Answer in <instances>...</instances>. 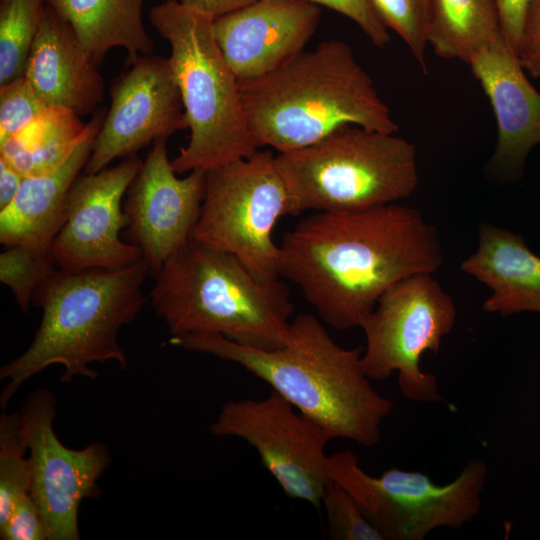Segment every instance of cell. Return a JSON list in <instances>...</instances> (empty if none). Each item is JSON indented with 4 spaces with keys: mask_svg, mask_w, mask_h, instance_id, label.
Instances as JSON below:
<instances>
[{
    "mask_svg": "<svg viewBox=\"0 0 540 540\" xmlns=\"http://www.w3.org/2000/svg\"><path fill=\"white\" fill-rule=\"evenodd\" d=\"M442 263L437 230L419 210L392 203L303 218L283 236L278 272L325 323L347 330L360 327L394 284Z\"/></svg>",
    "mask_w": 540,
    "mask_h": 540,
    "instance_id": "cell-1",
    "label": "cell"
},
{
    "mask_svg": "<svg viewBox=\"0 0 540 540\" xmlns=\"http://www.w3.org/2000/svg\"><path fill=\"white\" fill-rule=\"evenodd\" d=\"M170 344L234 362L319 424L330 438L374 446L380 425L394 403L370 384L362 365V348L346 349L321 321L300 314L290 323L284 346L264 350L214 333L172 336Z\"/></svg>",
    "mask_w": 540,
    "mask_h": 540,
    "instance_id": "cell-2",
    "label": "cell"
},
{
    "mask_svg": "<svg viewBox=\"0 0 540 540\" xmlns=\"http://www.w3.org/2000/svg\"><path fill=\"white\" fill-rule=\"evenodd\" d=\"M259 147L279 153L312 145L345 125L395 133L399 126L344 41H322L278 69L239 82Z\"/></svg>",
    "mask_w": 540,
    "mask_h": 540,
    "instance_id": "cell-3",
    "label": "cell"
},
{
    "mask_svg": "<svg viewBox=\"0 0 540 540\" xmlns=\"http://www.w3.org/2000/svg\"><path fill=\"white\" fill-rule=\"evenodd\" d=\"M149 271L143 258L116 270L56 269L34 293L42 318L30 346L0 369V379L7 380L1 408L25 381L51 365L63 366V382L94 379V362L115 361L125 369L127 356L118 334L145 304L142 284Z\"/></svg>",
    "mask_w": 540,
    "mask_h": 540,
    "instance_id": "cell-4",
    "label": "cell"
},
{
    "mask_svg": "<svg viewBox=\"0 0 540 540\" xmlns=\"http://www.w3.org/2000/svg\"><path fill=\"white\" fill-rule=\"evenodd\" d=\"M151 304L172 336L214 333L241 345H285L294 306L280 280L261 282L233 255L193 239L155 273Z\"/></svg>",
    "mask_w": 540,
    "mask_h": 540,
    "instance_id": "cell-5",
    "label": "cell"
},
{
    "mask_svg": "<svg viewBox=\"0 0 540 540\" xmlns=\"http://www.w3.org/2000/svg\"><path fill=\"white\" fill-rule=\"evenodd\" d=\"M214 18L173 1L150 10V22L170 45L169 63L190 130L171 161L177 174L247 158L259 145L247 124L240 83L213 33Z\"/></svg>",
    "mask_w": 540,
    "mask_h": 540,
    "instance_id": "cell-6",
    "label": "cell"
},
{
    "mask_svg": "<svg viewBox=\"0 0 540 540\" xmlns=\"http://www.w3.org/2000/svg\"><path fill=\"white\" fill-rule=\"evenodd\" d=\"M299 214L363 211L407 198L419 181L408 140L345 125L320 141L276 156Z\"/></svg>",
    "mask_w": 540,
    "mask_h": 540,
    "instance_id": "cell-7",
    "label": "cell"
},
{
    "mask_svg": "<svg viewBox=\"0 0 540 540\" xmlns=\"http://www.w3.org/2000/svg\"><path fill=\"white\" fill-rule=\"evenodd\" d=\"M298 209L271 151L206 170L201 212L191 239L235 256L261 282L280 279L272 232Z\"/></svg>",
    "mask_w": 540,
    "mask_h": 540,
    "instance_id": "cell-8",
    "label": "cell"
},
{
    "mask_svg": "<svg viewBox=\"0 0 540 540\" xmlns=\"http://www.w3.org/2000/svg\"><path fill=\"white\" fill-rule=\"evenodd\" d=\"M327 472L383 540H423L438 528L460 529L479 514L488 468L472 459L453 481L437 485L422 472L398 468L373 477L353 451L343 450L328 456Z\"/></svg>",
    "mask_w": 540,
    "mask_h": 540,
    "instance_id": "cell-9",
    "label": "cell"
},
{
    "mask_svg": "<svg viewBox=\"0 0 540 540\" xmlns=\"http://www.w3.org/2000/svg\"><path fill=\"white\" fill-rule=\"evenodd\" d=\"M456 307L431 273L409 276L390 287L360 325L366 347L362 365L370 379L398 372L407 398L442 400L436 377L420 368L425 352L438 353L442 339L454 328Z\"/></svg>",
    "mask_w": 540,
    "mask_h": 540,
    "instance_id": "cell-10",
    "label": "cell"
},
{
    "mask_svg": "<svg viewBox=\"0 0 540 540\" xmlns=\"http://www.w3.org/2000/svg\"><path fill=\"white\" fill-rule=\"evenodd\" d=\"M294 408L274 390L260 400H229L211 425V433L245 440L288 497L319 508L330 481L325 448L332 439Z\"/></svg>",
    "mask_w": 540,
    "mask_h": 540,
    "instance_id": "cell-11",
    "label": "cell"
},
{
    "mask_svg": "<svg viewBox=\"0 0 540 540\" xmlns=\"http://www.w3.org/2000/svg\"><path fill=\"white\" fill-rule=\"evenodd\" d=\"M19 414L31 464L30 493L48 540H79V506L99 494L97 481L111 460L108 448L99 442L81 450L64 446L53 428L56 398L48 389L33 391Z\"/></svg>",
    "mask_w": 540,
    "mask_h": 540,
    "instance_id": "cell-12",
    "label": "cell"
},
{
    "mask_svg": "<svg viewBox=\"0 0 540 540\" xmlns=\"http://www.w3.org/2000/svg\"><path fill=\"white\" fill-rule=\"evenodd\" d=\"M142 163L135 154L113 167L78 176L67 197L64 223L50 247L57 269L116 270L143 258L137 246L119 236L127 226L122 199Z\"/></svg>",
    "mask_w": 540,
    "mask_h": 540,
    "instance_id": "cell-13",
    "label": "cell"
},
{
    "mask_svg": "<svg viewBox=\"0 0 540 540\" xmlns=\"http://www.w3.org/2000/svg\"><path fill=\"white\" fill-rule=\"evenodd\" d=\"M111 87V105L94 139L84 173H96L157 139L188 128L169 59L143 55Z\"/></svg>",
    "mask_w": 540,
    "mask_h": 540,
    "instance_id": "cell-14",
    "label": "cell"
},
{
    "mask_svg": "<svg viewBox=\"0 0 540 540\" xmlns=\"http://www.w3.org/2000/svg\"><path fill=\"white\" fill-rule=\"evenodd\" d=\"M166 141L153 142L123 207L134 245L154 273L191 238L205 191V170L194 169L184 178L177 177Z\"/></svg>",
    "mask_w": 540,
    "mask_h": 540,
    "instance_id": "cell-15",
    "label": "cell"
},
{
    "mask_svg": "<svg viewBox=\"0 0 540 540\" xmlns=\"http://www.w3.org/2000/svg\"><path fill=\"white\" fill-rule=\"evenodd\" d=\"M320 18V6L304 0H256L215 18L213 33L236 78L244 82L304 51Z\"/></svg>",
    "mask_w": 540,
    "mask_h": 540,
    "instance_id": "cell-16",
    "label": "cell"
},
{
    "mask_svg": "<svg viewBox=\"0 0 540 540\" xmlns=\"http://www.w3.org/2000/svg\"><path fill=\"white\" fill-rule=\"evenodd\" d=\"M468 65L497 122V143L489 167L501 176L517 177L529 152L540 143V93L503 35L479 49Z\"/></svg>",
    "mask_w": 540,
    "mask_h": 540,
    "instance_id": "cell-17",
    "label": "cell"
},
{
    "mask_svg": "<svg viewBox=\"0 0 540 540\" xmlns=\"http://www.w3.org/2000/svg\"><path fill=\"white\" fill-rule=\"evenodd\" d=\"M24 76L47 107L77 115L93 113L104 97V81L71 26L49 5L33 41Z\"/></svg>",
    "mask_w": 540,
    "mask_h": 540,
    "instance_id": "cell-18",
    "label": "cell"
},
{
    "mask_svg": "<svg viewBox=\"0 0 540 540\" xmlns=\"http://www.w3.org/2000/svg\"><path fill=\"white\" fill-rule=\"evenodd\" d=\"M104 117V110L94 113L87 135L60 166L42 175L23 178L13 202L0 211L1 244L50 250L65 220L69 191L89 160Z\"/></svg>",
    "mask_w": 540,
    "mask_h": 540,
    "instance_id": "cell-19",
    "label": "cell"
},
{
    "mask_svg": "<svg viewBox=\"0 0 540 540\" xmlns=\"http://www.w3.org/2000/svg\"><path fill=\"white\" fill-rule=\"evenodd\" d=\"M461 270L491 290L484 311L501 316L540 313V257L521 235L481 223L477 248L462 261Z\"/></svg>",
    "mask_w": 540,
    "mask_h": 540,
    "instance_id": "cell-20",
    "label": "cell"
},
{
    "mask_svg": "<svg viewBox=\"0 0 540 540\" xmlns=\"http://www.w3.org/2000/svg\"><path fill=\"white\" fill-rule=\"evenodd\" d=\"M47 3L71 26L96 65L114 47L126 50L127 63L150 55L154 49L143 24L144 0H47Z\"/></svg>",
    "mask_w": 540,
    "mask_h": 540,
    "instance_id": "cell-21",
    "label": "cell"
},
{
    "mask_svg": "<svg viewBox=\"0 0 540 540\" xmlns=\"http://www.w3.org/2000/svg\"><path fill=\"white\" fill-rule=\"evenodd\" d=\"M89 122L71 110L48 107L43 114L0 144V158L23 177L38 176L60 166L82 142Z\"/></svg>",
    "mask_w": 540,
    "mask_h": 540,
    "instance_id": "cell-22",
    "label": "cell"
},
{
    "mask_svg": "<svg viewBox=\"0 0 540 540\" xmlns=\"http://www.w3.org/2000/svg\"><path fill=\"white\" fill-rule=\"evenodd\" d=\"M502 35L497 0H431L428 44L442 58L468 64Z\"/></svg>",
    "mask_w": 540,
    "mask_h": 540,
    "instance_id": "cell-23",
    "label": "cell"
},
{
    "mask_svg": "<svg viewBox=\"0 0 540 540\" xmlns=\"http://www.w3.org/2000/svg\"><path fill=\"white\" fill-rule=\"evenodd\" d=\"M47 0H0V86L24 76Z\"/></svg>",
    "mask_w": 540,
    "mask_h": 540,
    "instance_id": "cell-24",
    "label": "cell"
},
{
    "mask_svg": "<svg viewBox=\"0 0 540 540\" xmlns=\"http://www.w3.org/2000/svg\"><path fill=\"white\" fill-rule=\"evenodd\" d=\"M27 451L20 414L4 412L0 417V525L14 504L31 491V464L24 457Z\"/></svg>",
    "mask_w": 540,
    "mask_h": 540,
    "instance_id": "cell-25",
    "label": "cell"
},
{
    "mask_svg": "<svg viewBox=\"0 0 540 540\" xmlns=\"http://www.w3.org/2000/svg\"><path fill=\"white\" fill-rule=\"evenodd\" d=\"M57 269L50 250L26 245L7 246L0 254V280L27 312L37 288Z\"/></svg>",
    "mask_w": 540,
    "mask_h": 540,
    "instance_id": "cell-26",
    "label": "cell"
},
{
    "mask_svg": "<svg viewBox=\"0 0 540 540\" xmlns=\"http://www.w3.org/2000/svg\"><path fill=\"white\" fill-rule=\"evenodd\" d=\"M381 22L406 43L426 72L431 0H368Z\"/></svg>",
    "mask_w": 540,
    "mask_h": 540,
    "instance_id": "cell-27",
    "label": "cell"
},
{
    "mask_svg": "<svg viewBox=\"0 0 540 540\" xmlns=\"http://www.w3.org/2000/svg\"><path fill=\"white\" fill-rule=\"evenodd\" d=\"M322 504L331 540H383L351 494L332 479L324 490Z\"/></svg>",
    "mask_w": 540,
    "mask_h": 540,
    "instance_id": "cell-28",
    "label": "cell"
},
{
    "mask_svg": "<svg viewBox=\"0 0 540 540\" xmlns=\"http://www.w3.org/2000/svg\"><path fill=\"white\" fill-rule=\"evenodd\" d=\"M47 108L25 76L0 86V144L43 114Z\"/></svg>",
    "mask_w": 540,
    "mask_h": 540,
    "instance_id": "cell-29",
    "label": "cell"
},
{
    "mask_svg": "<svg viewBox=\"0 0 540 540\" xmlns=\"http://www.w3.org/2000/svg\"><path fill=\"white\" fill-rule=\"evenodd\" d=\"M2 540H46L47 529L31 493L20 498L0 525Z\"/></svg>",
    "mask_w": 540,
    "mask_h": 540,
    "instance_id": "cell-30",
    "label": "cell"
},
{
    "mask_svg": "<svg viewBox=\"0 0 540 540\" xmlns=\"http://www.w3.org/2000/svg\"><path fill=\"white\" fill-rule=\"evenodd\" d=\"M326 6L354 21L370 41L383 47L390 41L387 27L381 22L368 0H304Z\"/></svg>",
    "mask_w": 540,
    "mask_h": 540,
    "instance_id": "cell-31",
    "label": "cell"
},
{
    "mask_svg": "<svg viewBox=\"0 0 540 540\" xmlns=\"http://www.w3.org/2000/svg\"><path fill=\"white\" fill-rule=\"evenodd\" d=\"M515 54L525 72L540 79V0H530Z\"/></svg>",
    "mask_w": 540,
    "mask_h": 540,
    "instance_id": "cell-32",
    "label": "cell"
},
{
    "mask_svg": "<svg viewBox=\"0 0 540 540\" xmlns=\"http://www.w3.org/2000/svg\"><path fill=\"white\" fill-rule=\"evenodd\" d=\"M530 0H497L504 39L514 51Z\"/></svg>",
    "mask_w": 540,
    "mask_h": 540,
    "instance_id": "cell-33",
    "label": "cell"
},
{
    "mask_svg": "<svg viewBox=\"0 0 540 540\" xmlns=\"http://www.w3.org/2000/svg\"><path fill=\"white\" fill-rule=\"evenodd\" d=\"M196 9L214 19L244 7L256 0H164Z\"/></svg>",
    "mask_w": 540,
    "mask_h": 540,
    "instance_id": "cell-34",
    "label": "cell"
},
{
    "mask_svg": "<svg viewBox=\"0 0 540 540\" xmlns=\"http://www.w3.org/2000/svg\"><path fill=\"white\" fill-rule=\"evenodd\" d=\"M23 178L14 167L0 158V211L13 202Z\"/></svg>",
    "mask_w": 540,
    "mask_h": 540,
    "instance_id": "cell-35",
    "label": "cell"
}]
</instances>
